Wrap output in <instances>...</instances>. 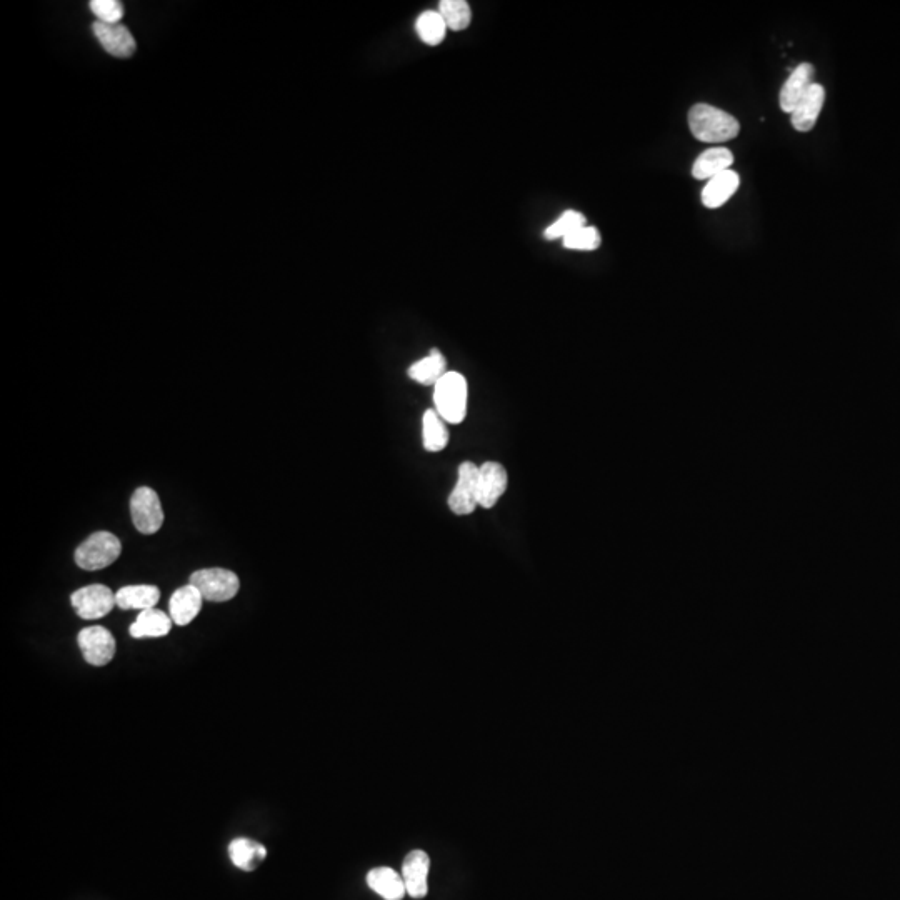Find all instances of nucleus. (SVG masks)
<instances>
[{
  "label": "nucleus",
  "mask_w": 900,
  "mask_h": 900,
  "mask_svg": "<svg viewBox=\"0 0 900 900\" xmlns=\"http://www.w3.org/2000/svg\"><path fill=\"white\" fill-rule=\"evenodd\" d=\"M689 129L695 139L707 144L727 142L739 135V120L714 105L695 104L689 112Z\"/></svg>",
  "instance_id": "f257e3e1"
},
{
  "label": "nucleus",
  "mask_w": 900,
  "mask_h": 900,
  "mask_svg": "<svg viewBox=\"0 0 900 900\" xmlns=\"http://www.w3.org/2000/svg\"><path fill=\"white\" fill-rule=\"evenodd\" d=\"M435 410L449 424H460L467 415V380L459 372H447L434 387Z\"/></svg>",
  "instance_id": "f03ea898"
},
{
  "label": "nucleus",
  "mask_w": 900,
  "mask_h": 900,
  "mask_svg": "<svg viewBox=\"0 0 900 900\" xmlns=\"http://www.w3.org/2000/svg\"><path fill=\"white\" fill-rule=\"evenodd\" d=\"M120 552H122L120 540L114 534L100 530L77 547L75 562L84 570L105 569L119 559Z\"/></svg>",
  "instance_id": "7ed1b4c3"
},
{
  "label": "nucleus",
  "mask_w": 900,
  "mask_h": 900,
  "mask_svg": "<svg viewBox=\"0 0 900 900\" xmlns=\"http://www.w3.org/2000/svg\"><path fill=\"white\" fill-rule=\"evenodd\" d=\"M190 584L209 602H227L234 599L240 589L239 577L232 570L219 567L197 570L190 575Z\"/></svg>",
  "instance_id": "20e7f679"
},
{
  "label": "nucleus",
  "mask_w": 900,
  "mask_h": 900,
  "mask_svg": "<svg viewBox=\"0 0 900 900\" xmlns=\"http://www.w3.org/2000/svg\"><path fill=\"white\" fill-rule=\"evenodd\" d=\"M130 514L135 529L140 534L150 535L159 532L164 524V510L160 505L159 495L150 487H139L130 499Z\"/></svg>",
  "instance_id": "39448f33"
},
{
  "label": "nucleus",
  "mask_w": 900,
  "mask_h": 900,
  "mask_svg": "<svg viewBox=\"0 0 900 900\" xmlns=\"http://www.w3.org/2000/svg\"><path fill=\"white\" fill-rule=\"evenodd\" d=\"M70 602L80 619L85 620L102 619L117 605L114 592L102 584L87 585L75 590L70 595Z\"/></svg>",
  "instance_id": "423d86ee"
},
{
  "label": "nucleus",
  "mask_w": 900,
  "mask_h": 900,
  "mask_svg": "<svg viewBox=\"0 0 900 900\" xmlns=\"http://www.w3.org/2000/svg\"><path fill=\"white\" fill-rule=\"evenodd\" d=\"M449 507L457 515L472 514L479 507V467L465 460L459 465V477L450 494Z\"/></svg>",
  "instance_id": "0eeeda50"
},
{
  "label": "nucleus",
  "mask_w": 900,
  "mask_h": 900,
  "mask_svg": "<svg viewBox=\"0 0 900 900\" xmlns=\"http://www.w3.org/2000/svg\"><path fill=\"white\" fill-rule=\"evenodd\" d=\"M77 640H79L80 652L90 665L104 667L114 659V635L110 634L105 627L94 625V627L80 630Z\"/></svg>",
  "instance_id": "6e6552de"
},
{
  "label": "nucleus",
  "mask_w": 900,
  "mask_h": 900,
  "mask_svg": "<svg viewBox=\"0 0 900 900\" xmlns=\"http://www.w3.org/2000/svg\"><path fill=\"white\" fill-rule=\"evenodd\" d=\"M95 39L99 40L102 49L117 59H127L137 49L134 35L122 24H102L95 20L92 24Z\"/></svg>",
  "instance_id": "1a4fd4ad"
},
{
  "label": "nucleus",
  "mask_w": 900,
  "mask_h": 900,
  "mask_svg": "<svg viewBox=\"0 0 900 900\" xmlns=\"http://www.w3.org/2000/svg\"><path fill=\"white\" fill-rule=\"evenodd\" d=\"M430 859L424 850H412L405 855L404 864H402V879H404L405 890L412 899H424L429 892Z\"/></svg>",
  "instance_id": "9d476101"
},
{
  "label": "nucleus",
  "mask_w": 900,
  "mask_h": 900,
  "mask_svg": "<svg viewBox=\"0 0 900 900\" xmlns=\"http://www.w3.org/2000/svg\"><path fill=\"white\" fill-rule=\"evenodd\" d=\"M814 72V65L804 62L797 65L789 79L785 80L779 95L780 109L784 110L785 114H792L800 100L804 99V95L815 84Z\"/></svg>",
  "instance_id": "9b49d317"
},
{
  "label": "nucleus",
  "mask_w": 900,
  "mask_h": 900,
  "mask_svg": "<svg viewBox=\"0 0 900 900\" xmlns=\"http://www.w3.org/2000/svg\"><path fill=\"white\" fill-rule=\"evenodd\" d=\"M507 470L499 462H485L479 467V505L492 509L507 489Z\"/></svg>",
  "instance_id": "f8f14e48"
},
{
  "label": "nucleus",
  "mask_w": 900,
  "mask_h": 900,
  "mask_svg": "<svg viewBox=\"0 0 900 900\" xmlns=\"http://www.w3.org/2000/svg\"><path fill=\"white\" fill-rule=\"evenodd\" d=\"M204 597L194 585H184L180 589L175 590L169 602L170 619L174 620V624L184 627L189 625L192 620L199 615L202 609Z\"/></svg>",
  "instance_id": "ddd939ff"
},
{
  "label": "nucleus",
  "mask_w": 900,
  "mask_h": 900,
  "mask_svg": "<svg viewBox=\"0 0 900 900\" xmlns=\"http://www.w3.org/2000/svg\"><path fill=\"white\" fill-rule=\"evenodd\" d=\"M825 89L820 84H814L809 92L800 100L794 112L790 114V122L795 130L809 132L814 129L815 122L819 119L820 110L824 107Z\"/></svg>",
  "instance_id": "4468645a"
},
{
  "label": "nucleus",
  "mask_w": 900,
  "mask_h": 900,
  "mask_svg": "<svg viewBox=\"0 0 900 900\" xmlns=\"http://www.w3.org/2000/svg\"><path fill=\"white\" fill-rule=\"evenodd\" d=\"M739 184V174L732 169L715 175L714 179L707 180L702 190V204L707 209H719L737 192Z\"/></svg>",
  "instance_id": "2eb2a0df"
},
{
  "label": "nucleus",
  "mask_w": 900,
  "mask_h": 900,
  "mask_svg": "<svg viewBox=\"0 0 900 900\" xmlns=\"http://www.w3.org/2000/svg\"><path fill=\"white\" fill-rule=\"evenodd\" d=\"M367 885L384 900H402L407 894L402 875L390 867H375L370 870Z\"/></svg>",
  "instance_id": "dca6fc26"
},
{
  "label": "nucleus",
  "mask_w": 900,
  "mask_h": 900,
  "mask_svg": "<svg viewBox=\"0 0 900 900\" xmlns=\"http://www.w3.org/2000/svg\"><path fill=\"white\" fill-rule=\"evenodd\" d=\"M732 164H734V155L729 149L714 147V149L705 150L697 157L694 167H692V175L699 180L714 179L715 175L730 170Z\"/></svg>",
  "instance_id": "f3484780"
},
{
  "label": "nucleus",
  "mask_w": 900,
  "mask_h": 900,
  "mask_svg": "<svg viewBox=\"0 0 900 900\" xmlns=\"http://www.w3.org/2000/svg\"><path fill=\"white\" fill-rule=\"evenodd\" d=\"M159 599L160 590L155 585H127L115 594L117 607L122 610L154 609Z\"/></svg>",
  "instance_id": "a211bd4d"
},
{
  "label": "nucleus",
  "mask_w": 900,
  "mask_h": 900,
  "mask_svg": "<svg viewBox=\"0 0 900 900\" xmlns=\"http://www.w3.org/2000/svg\"><path fill=\"white\" fill-rule=\"evenodd\" d=\"M174 620L159 609L142 610L134 624L130 625V635L134 639H147V637H164L172 629Z\"/></svg>",
  "instance_id": "6ab92c4d"
},
{
  "label": "nucleus",
  "mask_w": 900,
  "mask_h": 900,
  "mask_svg": "<svg viewBox=\"0 0 900 900\" xmlns=\"http://www.w3.org/2000/svg\"><path fill=\"white\" fill-rule=\"evenodd\" d=\"M229 857L235 867H239L245 872H252L264 862L267 857V849L252 839H235L230 842Z\"/></svg>",
  "instance_id": "aec40b11"
},
{
  "label": "nucleus",
  "mask_w": 900,
  "mask_h": 900,
  "mask_svg": "<svg viewBox=\"0 0 900 900\" xmlns=\"http://www.w3.org/2000/svg\"><path fill=\"white\" fill-rule=\"evenodd\" d=\"M407 374L417 384L434 385L435 387V384L447 374V362L439 349H432L425 359L410 365Z\"/></svg>",
  "instance_id": "412c9836"
},
{
  "label": "nucleus",
  "mask_w": 900,
  "mask_h": 900,
  "mask_svg": "<svg viewBox=\"0 0 900 900\" xmlns=\"http://www.w3.org/2000/svg\"><path fill=\"white\" fill-rule=\"evenodd\" d=\"M422 429H424V447L429 452H440L449 444V430L445 425V420L440 417L439 412L435 409H429L422 419Z\"/></svg>",
  "instance_id": "4be33fe9"
},
{
  "label": "nucleus",
  "mask_w": 900,
  "mask_h": 900,
  "mask_svg": "<svg viewBox=\"0 0 900 900\" xmlns=\"http://www.w3.org/2000/svg\"><path fill=\"white\" fill-rule=\"evenodd\" d=\"M415 30L419 39L427 45H439L445 39L447 25H445L439 10H425L424 14L419 15V19L415 22Z\"/></svg>",
  "instance_id": "5701e85b"
},
{
  "label": "nucleus",
  "mask_w": 900,
  "mask_h": 900,
  "mask_svg": "<svg viewBox=\"0 0 900 900\" xmlns=\"http://www.w3.org/2000/svg\"><path fill=\"white\" fill-rule=\"evenodd\" d=\"M439 14L442 15L447 29L454 32L467 29L472 19L469 2L465 0H442L439 4Z\"/></svg>",
  "instance_id": "b1692460"
},
{
  "label": "nucleus",
  "mask_w": 900,
  "mask_h": 900,
  "mask_svg": "<svg viewBox=\"0 0 900 900\" xmlns=\"http://www.w3.org/2000/svg\"><path fill=\"white\" fill-rule=\"evenodd\" d=\"M585 227L584 214H580L577 210H565L554 224H550L545 229L544 237L547 240L564 239L567 235L574 234L575 230Z\"/></svg>",
  "instance_id": "393cba45"
},
{
  "label": "nucleus",
  "mask_w": 900,
  "mask_h": 900,
  "mask_svg": "<svg viewBox=\"0 0 900 900\" xmlns=\"http://www.w3.org/2000/svg\"><path fill=\"white\" fill-rule=\"evenodd\" d=\"M564 242L565 249L570 250H595L599 249L600 242V232L595 229V227H582V229L575 230L574 234L567 235L562 239Z\"/></svg>",
  "instance_id": "a878e982"
},
{
  "label": "nucleus",
  "mask_w": 900,
  "mask_h": 900,
  "mask_svg": "<svg viewBox=\"0 0 900 900\" xmlns=\"http://www.w3.org/2000/svg\"><path fill=\"white\" fill-rule=\"evenodd\" d=\"M89 9L97 22L102 24H120V20L124 19V5L117 0H92Z\"/></svg>",
  "instance_id": "bb28decb"
}]
</instances>
